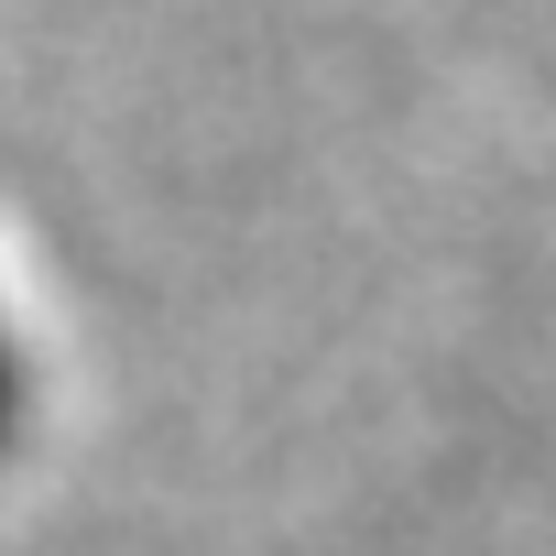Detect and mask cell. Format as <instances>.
I'll list each match as a JSON object with an SVG mask.
<instances>
[{"mask_svg":"<svg viewBox=\"0 0 556 556\" xmlns=\"http://www.w3.org/2000/svg\"><path fill=\"white\" fill-rule=\"evenodd\" d=\"M23 404H34V382H23V350H12V328H0V447L23 437Z\"/></svg>","mask_w":556,"mask_h":556,"instance_id":"6da1fadb","label":"cell"}]
</instances>
